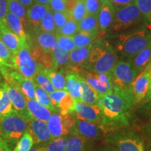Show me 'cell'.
Instances as JSON below:
<instances>
[{
    "label": "cell",
    "instance_id": "8fae6325",
    "mask_svg": "<svg viewBox=\"0 0 151 151\" xmlns=\"http://www.w3.org/2000/svg\"><path fill=\"white\" fill-rule=\"evenodd\" d=\"M6 87L8 97L14 107V109L17 113L24 117L27 122H29L33 118L30 115L27 109V99L23 93L18 87L7 83L6 82Z\"/></svg>",
    "mask_w": 151,
    "mask_h": 151
},
{
    "label": "cell",
    "instance_id": "ac0fdd59",
    "mask_svg": "<svg viewBox=\"0 0 151 151\" xmlns=\"http://www.w3.org/2000/svg\"><path fill=\"white\" fill-rule=\"evenodd\" d=\"M50 8L48 4H41L35 3L27 10L28 22L35 29L36 32H40L41 21Z\"/></svg>",
    "mask_w": 151,
    "mask_h": 151
},
{
    "label": "cell",
    "instance_id": "bcb514c9",
    "mask_svg": "<svg viewBox=\"0 0 151 151\" xmlns=\"http://www.w3.org/2000/svg\"><path fill=\"white\" fill-rule=\"evenodd\" d=\"M84 3L88 14L98 16L101 0H84Z\"/></svg>",
    "mask_w": 151,
    "mask_h": 151
},
{
    "label": "cell",
    "instance_id": "cb8c5ba5",
    "mask_svg": "<svg viewBox=\"0 0 151 151\" xmlns=\"http://www.w3.org/2000/svg\"><path fill=\"white\" fill-rule=\"evenodd\" d=\"M78 31L91 34L99 37L98 16L87 14L81 21L78 22Z\"/></svg>",
    "mask_w": 151,
    "mask_h": 151
},
{
    "label": "cell",
    "instance_id": "d4e9b609",
    "mask_svg": "<svg viewBox=\"0 0 151 151\" xmlns=\"http://www.w3.org/2000/svg\"><path fill=\"white\" fill-rule=\"evenodd\" d=\"M52 60H53L54 69L63 71L66 68L69 67V52L65 51L60 48L58 44L53 47L52 51Z\"/></svg>",
    "mask_w": 151,
    "mask_h": 151
},
{
    "label": "cell",
    "instance_id": "db71d44e",
    "mask_svg": "<svg viewBox=\"0 0 151 151\" xmlns=\"http://www.w3.org/2000/svg\"><path fill=\"white\" fill-rule=\"evenodd\" d=\"M143 105H145L144 109L146 110V113L151 117V101Z\"/></svg>",
    "mask_w": 151,
    "mask_h": 151
},
{
    "label": "cell",
    "instance_id": "83f0119b",
    "mask_svg": "<svg viewBox=\"0 0 151 151\" xmlns=\"http://www.w3.org/2000/svg\"><path fill=\"white\" fill-rule=\"evenodd\" d=\"M43 72L51 82L55 90L65 89L66 78L63 71H58L53 69L43 68Z\"/></svg>",
    "mask_w": 151,
    "mask_h": 151
},
{
    "label": "cell",
    "instance_id": "9c48e42d",
    "mask_svg": "<svg viewBox=\"0 0 151 151\" xmlns=\"http://www.w3.org/2000/svg\"><path fill=\"white\" fill-rule=\"evenodd\" d=\"M118 61L116 51L113 47L109 44L102 55L86 69L96 74L110 73Z\"/></svg>",
    "mask_w": 151,
    "mask_h": 151
},
{
    "label": "cell",
    "instance_id": "7c38bea8",
    "mask_svg": "<svg viewBox=\"0 0 151 151\" xmlns=\"http://www.w3.org/2000/svg\"><path fill=\"white\" fill-rule=\"evenodd\" d=\"M101 129L97 124L82 119L76 118V122L70 133L75 134L90 141L99 139L101 136Z\"/></svg>",
    "mask_w": 151,
    "mask_h": 151
},
{
    "label": "cell",
    "instance_id": "836d02e7",
    "mask_svg": "<svg viewBox=\"0 0 151 151\" xmlns=\"http://www.w3.org/2000/svg\"><path fill=\"white\" fill-rule=\"evenodd\" d=\"M71 18L77 22L81 21L85 16L88 14L84 0H74L69 9Z\"/></svg>",
    "mask_w": 151,
    "mask_h": 151
},
{
    "label": "cell",
    "instance_id": "680465c9",
    "mask_svg": "<svg viewBox=\"0 0 151 151\" xmlns=\"http://www.w3.org/2000/svg\"><path fill=\"white\" fill-rule=\"evenodd\" d=\"M37 151H46V146H41L37 148Z\"/></svg>",
    "mask_w": 151,
    "mask_h": 151
},
{
    "label": "cell",
    "instance_id": "ab89813d",
    "mask_svg": "<svg viewBox=\"0 0 151 151\" xmlns=\"http://www.w3.org/2000/svg\"><path fill=\"white\" fill-rule=\"evenodd\" d=\"M134 2L151 29V0H135Z\"/></svg>",
    "mask_w": 151,
    "mask_h": 151
},
{
    "label": "cell",
    "instance_id": "b9f144b4",
    "mask_svg": "<svg viewBox=\"0 0 151 151\" xmlns=\"http://www.w3.org/2000/svg\"><path fill=\"white\" fill-rule=\"evenodd\" d=\"M56 39L58 46L65 51L70 52L76 48L72 37L56 35Z\"/></svg>",
    "mask_w": 151,
    "mask_h": 151
},
{
    "label": "cell",
    "instance_id": "e575fe53",
    "mask_svg": "<svg viewBox=\"0 0 151 151\" xmlns=\"http://www.w3.org/2000/svg\"><path fill=\"white\" fill-rule=\"evenodd\" d=\"M36 100L48 108L52 112H58L54 106L52 105L51 100L49 97V94L40 87L38 86L37 84H36Z\"/></svg>",
    "mask_w": 151,
    "mask_h": 151
},
{
    "label": "cell",
    "instance_id": "7402d4cb",
    "mask_svg": "<svg viewBox=\"0 0 151 151\" xmlns=\"http://www.w3.org/2000/svg\"><path fill=\"white\" fill-rule=\"evenodd\" d=\"M27 106L32 117L41 121L47 122L52 114L51 111L39 103L36 99H27Z\"/></svg>",
    "mask_w": 151,
    "mask_h": 151
},
{
    "label": "cell",
    "instance_id": "74e56055",
    "mask_svg": "<svg viewBox=\"0 0 151 151\" xmlns=\"http://www.w3.org/2000/svg\"><path fill=\"white\" fill-rule=\"evenodd\" d=\"M33 145L32 138L27 130L20 138L12 151H29Z\"/></svg>",
    "mask_w": 151,
    "mask_h": 151
},
{
    "label": "cell",
    "instance_id": "d6a6232c",
    "mask_svg": "<svg viewBox=\"0 0 151 151\" xmlns=\"http://www.w3.org/2000/svg\"><path fill=\"white\" fill-rule=\"evenodd\" d=\"M98 37L92 35L91 34L78 31L74 35L72 36V39L74 42L76 48L86 47L91 45L94 41L97 39Z\"/></svg>",
    "mask_w": 151,
    "mask_h": 151
},
{
    "label": "cell",
    "instance_id": "1f68e13d",
    "mask_svg": "<svg viewBox=\"0 0 151 151\" xmlns=\"http://www.w3.org/2000/svg\"><path fill=\"white\" fill-rule=\"evenodd\" d=\"M7 1H8V10L9 12L13 13L16 16H18L21 20L23 25L27 26L28 19L25 7L18 0H7Z\"/></svg>",
    "mask_w": 151,
    "mask_h": 151
},
{
    "label": "cell",
    "instance_id": "6da1fadb",
    "mask_svg": "<svg viewBox=\"0 0 151 151\" xmlns=\"http://www.w3.org/2000/svg\"><path fill=\"white\" fill-rule=\"evenodd\" d=\"M97 105L101 109L102 127H115L129 124L132 111L134 106L132 89L115 88L103 97H99Z\"/></svg>",
    "mask_w": 151,
    "mask_h": 151
},
{
    "label": "cell",
    "instance_id": "9f6ffc18",
    "mask_svg": "<svg viewBox=\"0 0 151 151\" xmlns=\"http://www.w3.org/2000/svg\"><path fill=\"white\" fill-rule=\"evenodd\" d=\"M101 151H118L117 148L113 146H106Z\"/></svg>",
    "mask_w": 151,
    "mask_h": 151
},
{
    "label": "cell",
    "instance_id": "11a10c76",
    "mask_svg": "<svg viewBox=\"0 0 151 151\" xmlns=\"http://www.w3.org/2000/svg\"><path fill=\"white\" fill-rule=\"evenodd\" d=\"M11 67V66L8 65V64H7L6 62L4 61V60H2L1 58H0V72H1V70H3V69H4L5 67Z\"/></svg>",
    "mask_w": 151,
    "mask_h": 151
},
{
    "label": "cell",
    "instance_id": "484cf974",
    "mask_svg": "<svg viewBox=\"0 0 151 151\" xmlns=\"http://www.w3.org/2000/svg\"><path fill=\"white\" fill-rule=\"evenodd\" d=\"M81 76L87 83L97 92L99 97H103L104 95L109 92V90L106 84L100 80L96 73H92L90 71V72L86 71Z\"/></svg>",
    "mask_w": 151,
    "mask_h": 151
},
{
    "label": "cell",
    "instance_id": "7dc6e473",
    "mask_svg": "<svg viewBox=\"0 0 151 151\" xmlns=\"http://www.w3.org/2000/svg\"><path fill=\"white\" fill-rule=\"evenodd\" d=\"M8 10V1L7 0H0V20H5L6 16Z\"/></svg>",
    "mask_w": 151,
    "mask_h": 151
},
{
    "label": "cell",
    "instance_id": "5bb4252c",
    "mask_svg": "<svg viewBox=\"0 0 151 151\" xmlns=\"http://www.w3.org/2000/svg\"><path fill=\"white\" fill-rule=\"evenodd\" d=\"M27 132L32 138L34 144L48 143L52 139L47 122L34 118L27 122Z\"/></svg>",
    "mask_w": 151,
    "mask_h": 151
},
{
    "label": "cell",
    "instance_id": "f5cc1de1",
    "mask_svg": "<svg viewBox=\"0 0 151 151\" xmlns=\"http://www.w3.org/2000/svg\"><path fill=\"white\" fill-rule=\"evenodd\" d=\"M25 8H29L31 5H32L35 1L34 0H18Z\"/></svg>",
    "mask_w": 151,
    "mask_h": 151
},
{
    "label": "cell",
    "instance_id": "7a4b0ae2",
    "mask_svg": "<svg viewBox=\"0 0 151 151\" xmlns=\"http://www.w3.org/2000/svg\"><path fill=\"white\" fill-rule=\"evenodd\" d=\"M151 42V30L142 29L124 34L118 37V52L122 58L131 60Z\"/></svg>",
    "mask_w": 151,
    "mask_h": 151
},
{
    "label": "cell",
    "instance_id": "c3c4849f",
    "mask_svg": "<svg viewBox=\"0 0 151 151\" xmlns=\"http://www.w3.org/2000/svg\"><path fill=\"white\" fill-rule=\"evenodd\" d=\"M109 1L114 6L115 9H117L134 2L135 0H109Z\"/></svg>",
    "mask_w": 151,
    "mask_h": 151
},
{
    "label": "cell",
    "instance_id": "44dd1931",
    "mask_svg": "<svg viewBox=\"0 0 151 151\" xmlns=\"http://www.w3.org/2000/svg\"><path fill=\"white\" fill-rule=\"evenodd\" d=\"M82 77L78 73L70 72L65 76V90L71 95L76 101H80L81 96V88L80 81Z\"/></svg>",
    "mask_w": 151,
    "mask_h": 151
},
{
    "label": "cell",
    "instance_id": "277c9868",
    "mask_svg": "<svg viewBox=\"0 0 151 151\" xmlns=\"http://www.w3.org/2000/svg\"><path fill=\"white\" fill-rule=\"evenodd\" d=\"M27 121L16 111L0 118V137L12 148L27 130Z\"/></svg>",
    "mask_w": 151,
    "mask_h": 151
},
{
    "label": "cell",
    "instance_id": "ee69618b",
    "mask_svg": "<svg viewBox=\"0 0 151 151\" xmlns=\"http://www.w3.org/2000/svg\"><path fill=\"white\" fill-rule=\"evenodd\" d=\"M48 5L52 12H63L69 11L67 0H50Z\"/></svg>",
    "mask_w": 151,
    "mask_h": 151
},
{
    "label": "cell",
    "instance_id": "60d3db41",
    "mask_svg": "<svg viewBox=\"0 0 151 151\" xmlns=\"http://www.w3.org/2000/svg\"><path fill=\"white\" fill-rule=\"evenodd\" d=\"M68 139L62 137L53 139L46 146V151H65L67 147Z\"/></svg>",
    "mask_w": 151,
    "mask_h": 151
},
{
    "label": "cell",
    "instance_id": "f6af8a7d",
    "mask_svg": "<svg viewBox=\"0 0 151 151\" xmlns=\"http://www.w3.org/2000/svg\"><path fill=\"white\" fill-rule=\"evenodd\" d=\"M0 58L4 60L8 65L13 67L14 64V55L12 54L9 48L4 44V43L0 39Z\"/></svg>",
    "mask_w": 151,
    "mask_h": 151
},
{
    "label": "cell",
    "instance_id": "9a60e30c",
    "mask_svg": "<svg viewBox=\"0 0 151 151\" xmlns=\"http://www.w3.org/2000/svg\"><path fill=\"white\" fill-rule=\"evenodd\" d=\"M149 85H150V78L148 71L145 69L137 76L131 86L134 102L135 105L141 103V101L146 97Z\"/></svg>",
    "mask_w": 151,
    "mask_h": 151
},
{
    "label": "cell",
    "instance_id": "816d5d0a",
    "mask_svg": "<svg viewBox=\"0 0 151 151\" xmlns=\"http://www.w3.org/2000/svg\"><path fill=\"white\" fill-rule=\"evenodd\" d=\"M151 101V80H150V85H149V88L147 92L146 97H144V99H143V101H141V104H145Z\"/></svg>",
    "mask_w": 151,
    "mask_h": 151
},
{
    "label": "cell",
    "instance_id": "ba28073f",
    "mask_svg": "<svg viewBox=\"0 0 151 151\" xmlns=\"http://www.w3.org/2000/svg\"><path fill=\"white\" fill-rule=\"evenodd\" d=\"M109 142L115 144L118 151H146L144 140L133 132L111 136Z\"/></svg>",
    "mask_w": 151,
    "mask_h": 151
},
{
    "label": "cell",
    "instance_id": "30bf717a",
    "mask_svg": "<svg viewBox=\"0 0 151 151\" xmlns=\"http://www.w3.org/2000/svg\"><path fill=\"white\" fill-rule=\"evenodd\" d=\"M71 114L75 116L77 118L97 124L101 127L102 116L99 105L88 104L81 101H76L73 112Z\"/></svg>",
    "mask_w": 151,
    "mask_h": 151
},
{
    "label": "cell",
    "instance_id": "91938a15",
    "mask_svg": "<svg viewBox=\"0 0 151 151\" xmlns=\"http://www.w3.org/2000/svg\"><path fill=\"white\" fill-rule=\"evenodd\" d=\"M29 151H37V148H32Z\"/></svg>",
    "mask_w": 151,
    "mask_h": 151
},
{
    "label": "cell",
    "instance_id": "94428289",
    "mask_svg": "<svg viewBox=\"0 0 151 151\" xmlns=\"http://www.w3.org/2000/svg\"><path fill=\"white\" fill-rule=\"evenodd\" d=\"M149 65H151V60H150V64H149Z\"/></svg>",
    "mask_w": 151,
    "mask_h": 151
},
{
    "label": "cell",
    "instance_id": "d590c367",
    "mask_svg": "<svg viewBox=\"0 0 151 151\" xmlns=\"http://www.w3.org/2000/svg\"><path fill=\"white\" fill-rule=\"evenodd\" d=\"M33 81H35V83L38 86L40 87L43 90H44L48 94L55 91L51 82L49 80L48 77L45 75V73L43 72V69H41V71L37 73V74L34 77Z\"/></svg>",
    "mask_w": 151,
    "mask_h": 151
},
{
    "label": "cell",
    "instance_id": "603a6c76",
    "mask_svg": "<svg viewBox=\"0 0 151 151\" xmlns=\"http://www.w3.org/2000/svg\"><path fill=\"white\" fill-rule=\"evenodd\" d=\"M151 60V42L139 53L129 60L134 68L140 73L146 69Z\"/></svg>",
    "mask_w": 151,
    "mask_h": 151
},
{
    "label": "cell",
    "instance_id": "f1b7e54d",
    "mask_svg": "<svg viewBox=\"0 0 151 151\" xmlns=\"http://www.w3.org/2000/svg\"><path fill=\"white\" fill-rule=\"evenodd\" d=\"M80 85L81 88L80 101L88 104L97 105L99 97L97 92L87 83L83 78H81L80 81Z\"/></svg>",
    "mask_w": 151,
    "mask_h": 151
},
{
    "label": "cell",
    "instance_id": "7bdbcfd3",
    "mask_svg": "<svg viewBox=\"0 0 151 151\" xmlns=\"http://www.w3.org/2000/svg\"><path fill=\"white\" fill-rule=\"evenodd\" d=\"M52 14H53L56 32L60 29L69 19L71 18V13L69 11H63V12H52Z\"/></svg>",
    "mask_w": 151,
    "mask_h": 151
},
{
    "label": "cell",
    "instance_id": "5b68a950",
    "mask_svg": "<svg viewBox=\"0 0 151 151\" xmlns=\"http://www.w3.org/2000/svg\"><path fill=\"white\" fill-rule=\"evenodd\" d=\"M13 67L24 78L33 79L43 67L36 60L32 54L29 43H24L14 55Z\"/></svg>",
    "mask_w": 151,
    "mask_h": 151
},
{
    "label": "cell",
    "instance_id": "4dcf8cb0",
    "mask_svg": "<svg viewBox=\"0 0 151 151\" xmlns=\"http://www.w3.org/2000/svg\"><path fill=\"white\" fill-rule=\"evenodd\" d=\"M88 141L75 134H71L65 151H90Z\"/></svg>",
    "mask_w": 151,
    "mask_h": 151
},
{
    "label": "cell",
    "instance_id": "4316f807",
    "mask_svg": "<svg viewBox=\"0 0 151 151\" xmlns=\"http://www.w3.org/2000/svg\"><path fill=\"white\" fill-rule=\"evenodd\" d=\"M37 42L38 46L45 52H50L57 44L56 34L39 32L37 33Z\"/></svg>",
    "mask_w": 151,
    "mask_h": 151
},
{
    "label": "cell",
    "instance_id": "8d00e7d4",
    "mask_svg": "<svg viewBox=\"0 0 151 151\" xmlns=\"http://www.w3.org/2000/svg\"><path fill=\"white\" fill-rule=\"evenodd\" d=\"M40 31L56 34L53 14H52V11L50 9H49L47 11V13L41 20L40 24Z\"/></svg>",
    "mask_w": 151,
    "mask_h": 151
},
{
    "label": "cell",
    "instance_id": "6f0895ef",
    "mask_svg": "<svg viewBox=\"0 0 151 151\" xmlns=\"http://www.w3.org/2000/svg\"><path fill=\"white\" fill-rule=\"evenodd\" d=\"M35 3L41 4H48L50 0H34Z\"/></svg>",
    "mask_w": 151,
    "mask_h": 151
},
{
    "label": "cell",
    "instance_id": "f35d334b",
    "mask_svg": "<svg viewBox=\"0 0 151 151\" xmlns=\"http://www.w3.org/2000/svg\"><path fill=\"white\" fill-rule=\"evenodd\" d=\"M78 32V22L71 18L66 22L62 27L56 32V35L72 37Z\"/></svg>",
    "mask_w": 151,
    "mask_h": 151
},
{
    "label": "cell",
    "instance_id": "f546056e",
    "mask_svg": "<svg viewBox=\"0 0 151 151\" xmlns=\"http://www.w3.org/2000/svg\"><path fill=\"white\" fill-rule=\"evenodd\" d=\"M15 111L7 94L5 81H0V118Z\"/></svg>",
    "mask_w": 151,
    "mask_h": 151
},
{
    "label": "cell",
    "instance_id": "d6986e66",
    "mask_svg": "<svg viewBox=\"0 0 151 151\" xmlns=\"http://www.w3.org/2000/svg\"><path fill=\"white\" fill-rule=\"evenodd\" d=\"M92 43L86 47L75 48L69 52V68L76 69L83 67L89 57Z\"/></svg>",
    "mask_w": 151,
    "mask_h": 151
},
{
    "label": "cell",
    "instance_id": "2e32d148",
    "mask_svg": "<svg viewBox=\"0 0 151 151\" xmlns=\"http://www.w3.org/2000/svg\"><path fill=\"white\" fill-rule=\"evenodd\" d=\"M114 6L109 0H101V5L98 14L99 37L104 34L112 24L115 14Z\"/></svg>",
    "mask_w": 151,
    "mask_h": 151
},
{
    "label": "cell",
    "instance_id": "4fadbf2b",
    "mask_svg": "<svg viewBox=\"0 0 151 151\" xmlns=\"http://www.w3.org/2000/svg\"><path fill=\"white\" fill-rule=\"evenodd\" d=\"M49 97L58 113L67 115L73 112L76 101L65 90H55L49 93Z\"/></svg>",
    "mask_w": 151,
    "mask_h": 151
},
{
    "label": "cell",
    "instance_id": "e0dca14e",
    "mask_svg": "<svg viewBox=\"0 0 151 151\" xmlns=\"http://www.w3.org/2000/svg\"><path fill=\"white\" fill-rule=\"evenodd\" d=\"M0 39L13 55L17 53L24 43L18 36L11 31L5 23V20H0Z\"/></svg>",
    "mask_w": 151,
    "mask_h": 151
},
{
    "label": "cell",
    "instance_id": "ffe728a7",
    "mask_svg": "<svg viewBox=\"0 0 151 151\" xmlns=\"http://www.w3.org/2000/svg\"><path fill=\"white\" fill-rule=\"evenodd\" d=\"M5 23L12 32L20 38L22 43H28L27 36L26 35L23 23L18 16L9 11L6 16Z\"/></svg>",
    "mask_w": 151,
    "mask_h": 151
},
{
    "label": "cell",
    "instance_id": "681fc988",
    "mask_svg": "<svg viewBox=\"0 0 151 151\" xmlns=\"http://www.w3.org/2000/svg\"><path fill=\"white\" fill-rule=\"evenodd\" d=\"M145 135L147 138L146 150L147 151H151V124L145 130Z\"/></svg>",
    "mask_w": 151,
    "mask_h": 151
},
{
    "label": "cell",
    "instance_id": "8992f818",
    "mask_svg": "<svg viewBox=\"0 0 151 151\" xmlns=\"http://www.w3.org/2000/svg\"><path fill=\"white\" fill-rule=\"evenodd\" d=\"M110 73L115 88L122 90L131 88L132 83L139 74L129 60L117 62Z\"/></svg>",
    "mask_w": 151,
    "mask_h": 151
},
{
    "label": "cell",
    "instance_id": "52a82bcc",
    "mask_svg": "<svg viewBox=\"0 0 151 151\" xmlns=\"http://www.w3.org/2000/svg\"><path fill=\"white\" fill-rule=\"evenodd\" d=\"M75 122L76 117L72 114L62 115L58 112H52L47 121L52 139L67 136L70 133Z\"/></svg>",
    "mask_w": 151,
    "mask_h": 151
},
{
    "label": "cell",
    "instance_id": "6125c7cd",
    "mask_svg": "<svg viewBox=\"0 0 151 151\" xmlns=\"http://www.w3.org/2000/svg\"><path fill=\"white\" fill-rule=\"evenodd\" d=\"M0 76H1V73H0Z\"/></svg>",
    "mask_w": 151,
    "mask_h": 151
},
{
    "label": "cell",
    "instance_id": "3957f363",
    "mask_svg": "<svg viewBox=\"0 0 151 151\" xmlns=\"http://www.w3.org/2000/svg\"><path fill=\"white\" fill-rule=\"evenodd\" d=\"M147 24L146 20L134 1L116 9L112 24L109 28L115 32H120Z\"/></svg>",
    "mask_w": 151,
    "mask_h": 151
},
{
    "label": "cell",
    "instance_id": "f907efd6",
    "mask_svg": "<svg viewBox=\"0 0 151 151\" xmlns=\"http://www.w3.org/2000/svg\"><path fill=\"white\" fill-rule=\"evenodd\" d=\"M0 151H12L9 145L0 137Z\"/></svg>",
    "mask_w": 151,
    "mask_h": 151
}]
</instances>
